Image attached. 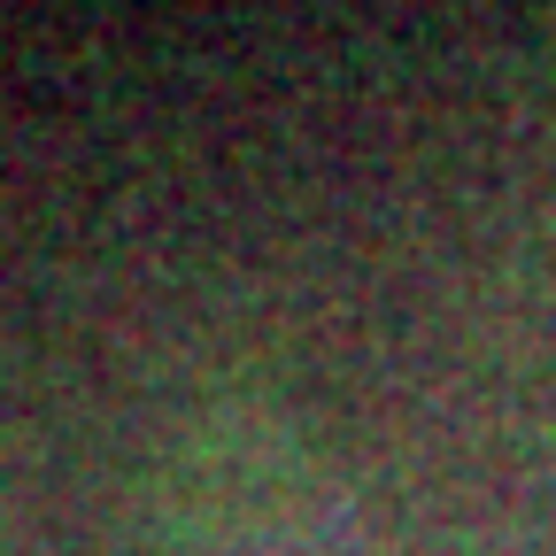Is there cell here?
Masks as SVG:
<instances>
[{
  "instance_id": "6da1fadb",
  "label": "cell",
  "mask_w": 556,
  "mask_h": 556,
  "mask_svg": "<svg viewBox=\"0 0 556 556\" xmlns=\"http://www.w3.org/2000/svg\"><path fill=\"white\" fill-rule=\"evenodd\" d=\"M170 556H371L348 486L263 409H217L178 456Z\"/></svg>"
}]
</instances>
